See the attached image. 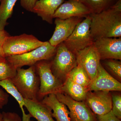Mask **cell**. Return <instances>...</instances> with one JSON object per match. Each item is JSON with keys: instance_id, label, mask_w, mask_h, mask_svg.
Instances as JSON below:
<instances>
[{"instance_id": "d6986e66", "label": "cell", "mask_w": 121, "mask_h": 121, "mask_svg": "<svg viewBox=\"0 0 121 121\" xmlns=\"http://www.w3.org/2000/svg\"><path fill=\"white\" fill-rule=\"evenodd\" d=\"M18 0H1L0 4V29L4 30L9 23L7 20L11 17L13 8Z\"/></svg>"}, {"instance_id": "7402d4cb", "label": "cell", "mask_w": 121, "mask_h": 121, "mask_svg": "<svg viewBox=\"0 0 121 121\" xmlns=\"http://www.w3.org/2000/svg\"><path fill=\"white\" fill-rule=\"evenodd\" d=\"M0 86L16 99L22 110V116L23 117L26 116L27 114L25 113L24 109V98L11 82V79H7L0 81Z\"/></svg>"}, {"instance_id": "6da1fadb", "label": "cell", "mask_w": 121, "mask_h": 121, "mask_svg": "<svg viewBox=\"0 0 121 121\" xmlns=\"http://www.w3.org/2000/svg\"><path fill=\"white\" fill-rule=\"evenodd\" d=\"M90 33L94 42L100 38L121 37V0L110 8L91 13Z\"/></svg>"}, {"instance_id": "4fadbf2b", "label": "cell", "mask_w": 121, "mask_h": 121, "mask_svg": "<svg viewBox=\"0 0 121 121\" xmlns=\"http://www.w3.org/2000/svg\"><path fill=\"white\" fill-rule=\"evenodd\" d=\"M91 13L90 10L80 0H67L56 11L54 18L64 20L72 17L84 18Z\"/></svg>"}, {"instance_id": "8992f818", "label": "cell", "mask_w": 121, "mask_h": 121, "mask_svg": "<svg viewBox=\"0 0 121 121\" xmlns=\"http://www.w3.org/2000/svg\"><path fill=\"white\" fill-rule=\"evenodd\" d=\"M47 42L40 41L32 35L23 34L15 36L9 35L4 43L3 52L5 58L21 55L44 45Z\"/></svg>"}, {"instance_id": "3957f363", "label": "cell", "mask_w": 121, "mask_h": 121, "mask_svg": "<svg viewBox=\"0 0 121 121\" xmlns=\"http://www.w3.org/2000/svg\"><path fill=\"white\" fill-rule=\"evenodd\" d=\"M50 64L52 73L63 83L70 72L78 65L75 54L68 50L63 42L56 46V52Z\"/></svg>"}, {"instance_id": "4316f807", "label": "cell", "mask_w": 121, "mask_h": 121, "mask_svg": "<svg viewBox=\"0 0 121 121\" xmlns=\"http://www.w3.org/2000/svg\"><path fill=\"white\" fill-rule=\"evenodd\" d=\"M2 114L4 121H22V119L19 115L15 112H3ZM26 121H34L30 119Z\"/></svg>"}, {"instance_id": "ac0fdd59", "label": "cell", "mask_w": 121, "mask_h": 121, "mask_svg": "<svg viewBox=\"0 0 121 121\" xmlns=\"http://www.w3.org/2000/svg\"><path fill=\"white\" fill-rule=\"evenodd\" d=\"M89 91L88 87L76 83L67 77L63 83L60 93L67 95L75 101H83Z\"/></svg>"}, {"instance_id": "484cf974", "label": "cell", "mask_w": 121, "mask_h": 121, "mask_svg": "<svg viewBox=\"0 0 121 121\" xmlns=\"http://www.w3.org/2000/svg\"><path fill=\"white\" fill-rule=\"evenodd\" d=\"M9 36V33L6 31L0 29V62L6 60L3 52V46L5 39Z\"/></svg>"}, {"instance_id": "d4e9b609", "label": "cell", "mask_w": 121, "mask_h": 121, "mask_svg": "<svg viewBox=\"0 0 121 121\" xmlns=\"http://www.w3.org/2000/svg\"><path fill=\"white\" fill-rule=\"evenodd\" d=\"M113 113L118 119H121V94L112 95Z\"/></svg>"}, {"instance_id": "7c38bea8", "label": "cell", "mask_w": 121, "mask_h": 121, "mask_svg": "<svg viewBox=\"0 0 121 121\" xmlns=\"http://www.w3.org/2000/svg\"><path fill=\"white\" fill-rule=\"evenodd\" d=\"M83 19L77 17L64 20L55 18V30L48 42L51 45L55 47L63 43L70 35L76 26L82 21Z\"/></svg>"}, {"instance_id": "4dcf8cb0", "label": "cell", "mask_w": 121, "mask_h": 121, "mask_svg": "<svg viewBox=\"0 0 121 121\" xmlns=\"http://www.w3.org/2000/svg\"><path fill=\"white\" fill-rule=\"evenodd\" d=\"M0 121H4L2 113H0Z\"/></svg>"}, {"instance_id": "ba28073f", "label": "cell", "mask_w": 121, "mask_h": 121, "mask_svg": "<svg viewBox=\"0 0 121 121\" xmlns=\"http://www.w3.org/2000/svg\"><path fill=\"white\" fill-rule=\"evenodd\" d=\"M55 94L58 100L69 108L71 121H97L96 115L84 101H75L62 93Z\"/></svg>"}, {"instance_id": "e0dca14e", "label": "cell", "mask_w": 121, "mask_h": 121, "mask_svg": "<svg viewBox=\"0 0 121 121\" xmlns=\"http://www.w3.org/2000/svg\"><path fill=\"white\" fill-rule=\"evenodd\" d=\"M41 101L53 111L52 117L56 121H71L69 111L66 106L58 100L55 94H50L45 96Z\"/></svg>"}, {"instance_id": "603a6c76", "label": "cell", "mask_w": 121, "mask_h": 121, "mask_svg": "<svg viewBox=\"0 0 121 121\" xmlns=\"http://www.w3.org/2000/svg\"><path fill=\"white\" fill-rule=\"evenodd\" d=\"M17 73V69L7 60L0 62V81L11 79Z\"/></svg>"}, {"instance_id": "5b68a950", "label": "cell", "mask_w": 121, "mask_h": 121, "mask_svg": "<svg viewBox=\"0 0 121 121\" xmlns=\"http://www.w3.org/2000/svg\"><path fill=\"white\" fill-rule=\"evenodd\" d=\"M56 48V47L47 41L45 44L29 52L7 57L6 60L16 69L24 66H31L41 60H51L55 54Z\"/></svg>"}, {"instance_id": "9a60e30c", "label": "cell", "mask_w": 121, "mask_h": 121, "mask_svg": "<svg viewBox=\"0 0 121 121\" xmlns=\"http://www.w3.org/2000/svg\"><path fill=\"white\" fill-rule=\"evenodd\" d=\"M65 1V0H37L32 12L36 13L43 20L52 24L54 13Z\"/></svg>"}, {"instance_id": "30bf717a", "label": "cell", "mask_w": 121, "mask_h": 121, "mask_svg": "<svg viewBox=\"0 0 121 121\" xmlns=\"http://www.w3.org/2000/svg\"><path fill=\"white\" fill-rule=\"evenodd\" d=\"M96 115H104L112 110V94L110 91H89L84 100Z\"/></svg>"}, {"instance_id": "ffe728a7", "label": "cell", "mask_w": 121, "mask_h": 121, "mask_svg": "<svg viewBox=\"0 0 121 121\" xmlns=\"http://www.w3.org/2000/svg\"><path fill=\"white\" fill-rule=\"evenodd\" d=\"M68 77L76 83L88 88L91 82L86 72L79 65L71 70Z\"/></svg>"}, {"instance_id": "5bb4252c", "label": "cell", "mask_w": 121, "mask_h": 121, "mask_svg": "<svg viewBox=\"0 0 121 121\" xmlns=\"http://www.w3.org/2000/svg\"><path fill=\"white\" fill-rule=\"evenodd\" d=\"M89 91H121V83L110 75L100 63L96 77L88 87Z\"/></svg>"}, {"instance_id": "83f0119b", "label": "cell", "mask_w": 121, "mask_h": 121, "mask_svg": "<svg viewBox=\"0 0 121 121\" xmlns=\"http://www.w3.org/2000/svg\"><path fill=\"white\" fill-rule=\"evenodd\" d=\"M97 121H121L113 113L112 110L104 115H96Z\"/></svg>"}, {"instance_id": "f546056e", "label": "cell", "mask_w": 121, "mask_h": 121, "mask_svg": "<svg viewBox=\"0 0 121 121\" xmlns=\"http://www.w3.org/2000/svg\"><path fill=\"white\" fill-rule=\"evenodd\" d=\"M8 94L4 91L2 89H0V109L3 108L6 105L9 101Z\"/></svg>"}, {"instance_id": "cb8c5ba5", "label": "cell", "mask_w": 121, "mask_h": 121, "mask_svg": "<svg viewBox=\"0 0 121 121\" xmlns=\"http://www.w3.org/2000/svg\"><path fill=\"white\" fill-rule=\"evenodd\" d=\"M105 65L106 67L118 80L121 79V61L117 60L107 59L105 60Z\"/></svg>"}, {"instance_id": "44dd1931", "label": "cell", "mask_w": 121, "mask_h": 121, "mask_svg": "<svg viewBox=\"0 0 121 121\" xmlns=\"http://www.w3.org/2000/svg\"><path fill=\"white\" fill-rule=\"evenodd\" d=\"M90 10L91 13H98L110 8L118 0H80Z\"/></svg>"}, {"instance_id": "2e32d148", "label": "cell", "mask_w": 121, "mask_h": 121, "mask_svg": "<svg viewBox=\"0 0 121 121\" xmlns=\"http://www.w3.org/2000/svg\"><path fill=\"white\" fill-rule=\"evenodd\" d=\"M24 100V107L31 117L38 121H55L52 116V110L41 101L28 99Z\"/></svg>"}, {"instance_id": "f1b7e54d", "label": "cell", "mask_w": 121, "mask_h": 121, "mask_svg": "<svg viewBox=\"0 0 121 121\" xmlns=\"http://www.w3.org/2000/svg\"><path fill=\"white\" fill-rule=\"evenodd\" d=\"M37 0H21V6L26 11L32 12L33 9Z\"/></svg>"}, {"instance_id": "7a4b0ae2", "label": "cell", "mask_w": 121, "mask_h": 121, "mask_svg": "<svg viewBox=\"0 0 121 121\" xmlns=\"http://www.w3.org/2000/svg\"><path fill=\"white\" fill-rule=\"evenodd\" d=\"M10 79L24 99L38 100L40 80L35 65L27 69L17 68L16 75Z\"/></svg>"}, {"instance_id": "277c9868", "label": "cell", "mask_w": 121, "mask_h": 121, "mask_svg": "<svg viewBox=\"0 0 121 121\" xmlns=\"http://www.w3.org/2000/svg\"><path fill=\"white\" fill-rule=\"evenodd\" d=\"M50 60H41L35 65L36 71L39 78V89L38 94V99L39 101L50 94L60 93L63 86V83L52 73Z\"/></svg>"}, {"instance_id": "1f68e13d", "label": "cell", "mask_w": 121, "mask_h": 121, "mask_svg": "<svg viewBox=\"0 0 121 121\" xmlns=\"http://www.w3.org/2000/svg\"><path fill=\"white\" fill-rule=\"evenodd\" d=\"M1 0H0V1H1Z\"/></svg>"}, {"instance_id": "9c48e42d", "label": "cell", "mask_w": 121, "mask_h": 121, "mask_svg": "<svg viewBox=\"0 0 121 121\" xmlns=\"http://www.w3.org/2000/svg\"><path fill=\"white\" fill-rule=\"evenodd\" d=\"M77 64L84 68L91 82L95 79L100 64V56L94 45L89 46L75 53Z\"/></svg>"}, {"instance_id": "8fae6325", "label": "cell", "mask_w": 121, "mask_h": 121, "mask_svg": "<svg viewBox=\"0 0 121 121\" xmlns=\"http://www.w3.org/2000/svg\"><path fill=\"white\" fill-rule=\"evenodd\" d=\"M101 60H121V37L100 38L94 42Z\"/></svg>"}, {"instance_id": "52a82bcc", "label": "cell", "mask_w": 121, "mask_h": 121, "mask_svg": "<svg viewBox=\"0 0 121 121\" xmlns=\"http://www.w3.org/2000/svg\"><path fill=\"white\" fill-rule=\"evenodd\" d=\"M91 22L90 15L78 24L70 35L63 42L66 47L75 54L94 43L90 30Z\"/></svg>"}]
</instances>
